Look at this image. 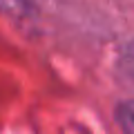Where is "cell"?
Returning <instances> with one entry per match:
<instances>
[{
  "instance_id": "cell-1",
  "label": "cell",
  "mask_w": 134,
  "mask_h": 134,
  "mask_svg": "<svg viewBox=\"0 0 134 134\" xmlns=\"http://www.w3.org/2000/svg\"><path fill=\"white\" fill-rule=\"evenodd\" d=\"M116 121L123 134H134V100H127L116 110Z\"/></svg>"
}]
</instances>
